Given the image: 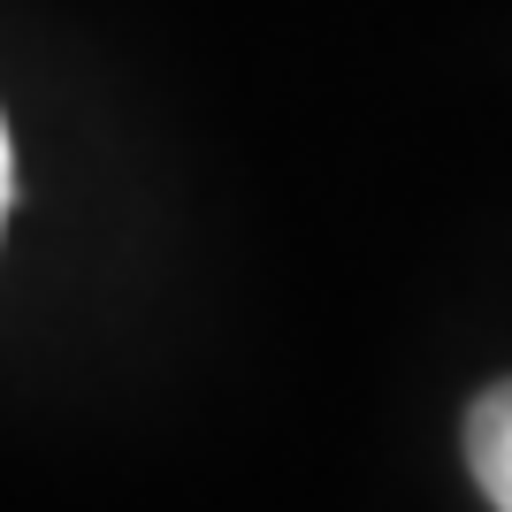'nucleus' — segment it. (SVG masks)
I'll return each mask as SVG.
<instances>
[{"label": "nucleus", "instance_id": "2", "mask_svg": "<svg viewBox=\"0 0 512 512\" xmlns=\"http://www.w3.org/2000/svg\"><path fill=\"white\" fill-rule=\"evenodd\" d=\"M8 176H16V161H8V123H0V214H8Z\"/></svg>", "mask_w": 512, "mask_h": 512}, {"label": "nucleus", "instance_id": "1", "mask_svg": "<svg viewBox=\"0 0 512 512\" xmlns=\"http://www.w3.org/2000/svg\"><path fill=\"white\" fill-rule=\"evenodd\" d=\"M467 467L497 512H512V383L482 390L467 413Z\"/></svg>", "mask_w": 512, "mask_h": 512}]
</instances>
